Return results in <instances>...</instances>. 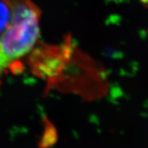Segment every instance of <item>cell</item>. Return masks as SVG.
I'll use <instances>...</instances> for the list:
<instances>
[{
  "instance_id": "cell-1",
  "label": "cell",
  "mask_w": 148,
  "mask_h": 148,
  "mask_svg": "<svg viewBox=\"0 0 148 148\" xmlns=\"http://www.w3.org/2000/svg\"><path fill=\"white\" fill-rule=\"evenodd\" d=\"M9 21L0 34V84L15 64L34 49L40 36L39 8L31 0H2Z\"/></svg>"
},
{
  "instance_id": "cell-2",
  "label": "cell",
  "mask_w": 148,
  "mask_h": 148,
  "mask_svg": "<svg viewBox=\"0 0 148 148\" xmlns=\"http://www.w3.org/2000/svg\"><path fill=\"white\" fill-rule=\"evenodd\" d=\"M143 4H148V0H140Z\"/></svg>"
}]
</instances>
